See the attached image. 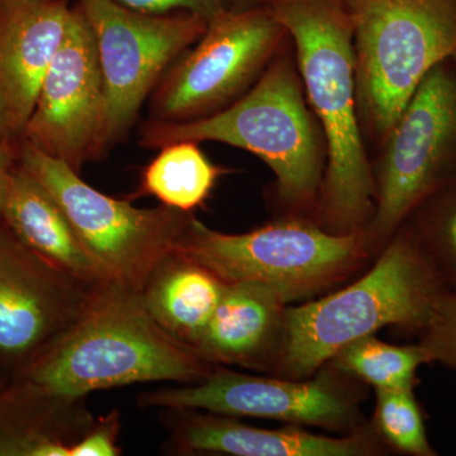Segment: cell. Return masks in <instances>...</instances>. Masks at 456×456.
<instances>
[{
  "mask_svg": "<svg viewBox=\"0 0 456 456\" xmlns=\"http://www.w3.org/2000/svg\"><path fill=\"white\" fill-rule=\"evenodd\" d=\"M287 29L326 145L317 222L338 235L364 232L374 212L371 158L360 122L353 29L344 0H269Z\"/></svg>",
  "mask_w": 456,
  "mask_h": 456,
  "instance_id": "6da1fadb",
  "label": "cell"
},
{
  "mask_svg": "<svg viewBox=\"0 0 456 456\" xmlns=\"http://www.w3.org/2000/svg\"><path fill=\"white\" fill-rule=\"evenodd\" d=\"M373 257L424 200L456 180V57L428 73L371 161Z\"/></svg>",
  "mask_w": 456,
  "mask_h": 456,
  "instance_id": "52a82bcc",
  "label": "cell"
},
{
  "mask_svg": "<svg viewBox=\"0 0 456 456\" xmlns=\"http://www.w3.org/2000/svg\"><path fill=\"white\" fill-rule=\"evenodd\" d=\"M125 7L150 14H167L174 12H191L211 20L228 8V0H116Z\"/></svg>",
  "mask_w": 456,
  "mask_h": 456,
  "instance_id": "484cf974",
  "label": "cell"
},
{
  "mask_svg": "<svg viewBox=\"0 0 456 456\" xmlns=\"http://www.w3.org/2000/svg\"><path fill=\"white\" fill-rule=\"evenodd\" d=\"M4 224L27 248L71 278L89 287L113 281L84 250L55 198L20 163L9 178Z\"/></svg>",
  "mask_w": 456,
  "mask_h": 456,
  "instance_id": "e0dca14e",
  "label": "cell"
},
{
  "mask_svg": "<svg viewBox=\"0 0 456 456\" xmlns=\"http://www.w3.org/2000/svg\"><path fill=\"white\" fill-rule=\"evenodd\" d=\"M94 288L0 226V365L14 375L28 364L80 317Z\"/></svg>",
  "mask_w": 456,
  "mask_h": 456,
  "instance_id": "4fadbf2b",
  "label": "cell"
},
{
  "mask_svg": "<svg viewBox=\"0 0 456 456\" xmlns=\"http://www.w3.org/2000/svg\"><path fill=\"white\" fill-rule=\"evenodd\" d=\"M215 368L152 320L141 292L108 281L94 288L73 325L12 380L53 397L80 399L134 383L194 384Z\"/></svg>",
  "mask_w": 456,
  "mask_h": 456,
  "instance_id": "7a4b0ae2",
  "label": "cell"
},
{
  "mask_svg": "<svg viewBox=\"0 0 456 456\" xmlns=\"http://www.w3.org/2000/svg\"><path fill=\"white\" fill-rule=\"evenodd\" d=\"M353 29L360 122L382 147L419 84L456 57V0H344Z\"/></svg>",
  "mask_w": 456,
  "mask_h": 456,
  "instance_id": "5b68a950",
  "label": "cell"
},
{
  "mask_svg": "<svg viewBox=\"0 0 456 456\" xmlns=\"http://www.w3.org/2000/svg\"><path fill=\"white\" fill-rule=\"evenodd\" d=\"M9 2H14V0H0V4H4V3H9Z\"/></svg>",
  "mask_w": 456,
  "mask_h": 456,
  "instance_id": "f546056e",
  "label": "cell"
},
{
  "mask_svg": "<svg viewBox=\"0 0 456 456\" xmlns=\"http://www.w3.org/2000/svg\"><path fill=\"white\" fill-rule=\"evenodd\" d=\"M419 344L432 362H440L456 373V293L450 292L428 329L419 335Z\"/></svg>",
  "mask_w": 456,
  "mask_h": 456,
  "instance_id": "cb8c5ba5",
  "label": "cell"
},
{
  "mask_svg": "<svg viewBox=\"0 0 456 456\" xmlns=\"http://www.w3.org/2000/svg\"><path fill=\"white\" fill-rule=\"evenodd\" d=\"M18 152H20V147L16 149L12 145L11 139L0 140V226L4 224L5 197H7L9 178L18 163Z\"/></svg>",
  "mask_w": 456,
  "mask_h": 456,
  "instance_id": "4316f807",
  "label": "cell"
},
{
  "mask_svg": "<svg viewBox=\"0 0 456 456\" xmlns=\"http://www.w3.org/2000/svg\"><path fill=\"white\" fill-rule=\"evenodd\" d=\"M169 443L180 452H212L233 456H374L386 444L368 422L340 436L312 434L301 428H254L236 417L196 410H165Z\"/></svg>",
  "mask_w": 456,
  "mask_h": 456,
  "instance_id": "9a60e30c",
  "label": "cell"
},
{
  "mask_svg": "<svg viewBox=\"0 0 456 456\" xmlns=\"http://www.w3.org/2000/svg\"><path fill=\"white\" fill-rule=\"evenodd\" d=\"M94 36L104 86L101 152L128 134L169 66L191 49L208 20L191 12L150 14L116 0H77Z\"/></svg>",
  "mask_w": 456,
  "mask_h": 456,
  "instance_id": "30bf717a",
  "label": "cell"
},
{
  "mask_svg": "<svg viewBox=\"0 0 456 456\" xmlns=\"http://www.w3.org/2000/svg\"><path fill=\"white\" fill-rule=\"evenodd\" d=\"M288 38L266 5L224 9L156 84L150 119L196 121L231 106L259 80Z\"/></svg>",
  "mask_w": 456,
  "mask_h": 456,
  "instance_id": "9c48e42d",
  "label": "cell"
},
{
  "mask_svg": "<svg viewBox=\"0 0 456 456\" xmlns=\"http://www.w3.org/2000/svg\"><path fill=\"white\" fill-rule=\"evenodd\" d=\"M103 114L94 36L75 4L22 137L79 173L86 161L102 155Z\"/></svg>",
  "mask_w": 456,
  "mask_h": 456,
  "instance_id": "7c38bea8",
  "label": "cell"
},
{
  "mask_svg": "<svg viewBox=\"0 0 456 456\" xmlns=\"http://www.w3.org/2000/svg\"><path fill=\"white\" fill-rule=\"evenodd\" d=\"M121 432V416L112 411L90 425L79 440L75 441L69 456H118L122 449L117 445Z\"/></svg>",
  "mask_w": 456,
  "mask_h": 456,
  "instance_id": "d4e9b609",
  "label": "cell"
},
{
  "mask_svg": "<svg viewBox=\"0 0 456 456\" xmlns=\"http://www.w3.org/2000/svg\"><path fill=\"white\" fill-rule=\"evenodd\" d=\"M178 141H212L257 156L274 174L275 200L283 216L316 220L326 145L305 97L290 38L259 80L231 106L196 121L150 119L141 130V145L149 149Z\"/></svg>",
  "mask_w": 456,
  "mask_h": 456,
  "instance_id": "3957f363",
  "label": "cell"
},
{
  "mask_svg": "<svg viewBox=\"0 0 456 456\" xmlns=\"http://www.w3.org/2000/svg\"><path fill=\"white\" fill-rule=\"evenodd\" d=\"M413 389H377L370 424L388 449L410 456H437Z\"/></svg>",
  "mask_w": 456,
  "mask_h": 456,
  "instance_id": "603a6c76",
  "label": "cell"
},
{
  "mask_svg": "<svg viewBox=\"0 0 456 456\" xmlns=\"http://www.w3.org/2000/svg\"><path fill=\"white\" fill-rule=\"evenodd\" d=\"M269 0H228V8L244 9L264 5Z\"/></svg>",
  "mask_w": 456,
  "mask_h": 456,
  "instance_id": "83f0119b",
  "label": "cell"
},
{
  "mask_svg": "<svg viewBox=\"0 0 456 456\" xmlns=\"http://www.w3.org/2000/svg\"><path fill=\"white\" fill-rule=\"evenodd\" d=\"M364 383L331 362L307 379L259 377L216 367L200 382L139 397L143 407L256 417L351 434L368 424L362 413Z\"/></svg>",
  "mask_w": 456,
  "mask_h": 456,
  "instance_id": "8fae6325",
  "label": "cell"
},
{
  "mask_svg": "<svg viewBox=\"0 0 456 456\" xmlns=\"http://www.w3.org/2000/svg\"><path fill=\"white\" fill-rule=\"evenodd\" d=\"M68 0L0 4V137L22 136L62 38Z\"/></svg>",
  "mask_w": 456,
  "mask_h": 456,
  "instance_id": "5bb4252c",
  "label": "cell"
},
{
  "mask_svg": "<svg viewBox=\"0 0 456 456\" xmlns=\"http://www.w3.org/2000/svg\"><path fill=\"white\" fill-rule=\"evenodd\" d=\"M224 285L211 270L174 251L156 266L141 296L152 320L171 338L194 349Z\"/></svg>",
  "mask_w": 456,
  "mask_h": 456,
  "instance_id": "d6986e66",
  "label": "cell"
},
{
  "mask_svg": "<svg viewBox=\"0 0 456 456\" xmlns=\"http://www.w3.org/2000/svg\"><path fill=\"white\" fill-rule=\"evenodd\" d=\"M5 386H7V383H5L4 380H3L2 378H0V391H2V389L4 388Z\"/></svg>",
  "mask_w": 456,
  "mask_h": 456,
  "instance_id": "f1b7e54d",
  "label": "cell"
},
{
  "mask_svg": "<svg viewBox=\"0 0 456 456\" xmlns=\"http://www.w3.org/2000/svg\"><path fill=\"white\" fill-rule=\"evenodd\" d=\"M0 140H2V137H0Z\"/></svg>",
  "mask_w": 456,
  "mask_h": 456,
  "instance_id": "4dcf8cb0",
  "label": "cell"
},
{
  "mask_svg": "<svg viewBox=\"0 0 456 456\" xmlns=\"http://www.w3.org/2000/svg\"><path fill=\"white\" fill-rule=\"evenodd\" d=\"M406 224L452 293H456V180L424 200Z\"/></svg>",
  "mask_w": 456,
  "mask_h": 456,
  "instance_id": "7402d4cb",
  "label": "cell"
},
{
  "mask_svg": "<svg viewBox=\"0 0 456 456\" xmlns=\"http://www.w3.org/2000/svg\"><path fill=\"white\" fill-rule=\"evenodd\" d=\"M230 170L212 163L193 141H178L161 147L146 165L136 191L128 200L154 197L163 206L194 213L211 197L221 176Z\"/></svg>",
  "mask_w": 456,
  "mask_h": 456,
  "instance_id": "ffe728a7",
  "label": "cell"
},
{
  "mask_svg": "<svg viewBox=\"0 0 456 456\" xmlns=\"http://www.w3.org/2000/svg\"><path fill=\"white\" fill-rule=\"evenodd\" d=\"M175 251L226 283L268 285L288 305L338 287L373 259L364 232L338 235L298 216L245 233L220 232L193 216Z\"/></svg>",
  "mask_w": 456,
  "mask_h": 456,
  "instance_id": "8992f818",
  "label": "cell"
},
{
  "mask_svg": "<svg viewBox=\"0 0 456 456\" xmlns=\"http://www.w3.org/2000/svg\"><path fill=\"white\" fill-rule=\"evenodd\" d=\"M358 281L285 310L272 374L307 379L350 342L387 326L428 329L450 293L403 224Z\"/></svg>",
  "mask_w": 456,
  "mask_h": 456,
  "instance_id": "277c9868",
  "label": "cell"
},
{
  "mask_svg": "<svg viewBox=\"0 0 456 456\" xmlns=\"http://www.w3.org/2000/svg\"><path fill=\"white\" fill-rule=\"evenodd\" d=\"M84 398L53 397L13 382L0 391V456H69L94 417Z\"/></svg>",
  "mask_w": 456,
  "mask_h": 456,
  "instance_id": "ac0fdd59",
  "label": "cell"
},
{
  "mask_svg": "<svg viewBox=\"0 0 456 456\" xmlns=\"http://www.w3.org/2000/svg\"><path fill=\"white\" fill-rule=\"evenodd\" d=\"M330 362L377 391L415 388L417 370L432 360L419 344L401 346L369 335L342 347Z\"/></svg>",
  "mask_w": 456,
  "mask_h": 456,
  "instance_id": "44dd1931",
  "label": "cell"
},
{
  "mask_svg": "<svg viewBox=\"0 0 456 456\" xmlns=\"http://www.w3.org/2000/svg\"><path fill=\"white\" fill-rule=\"evenodd\" d=\"M288 303L268 285L231 281L194 351L215 367L272 374L277 362Z\"/></svg>",
  "mask_w": 456,
  "mask_h": 456,
  "instance_id": "2e32d148",
  "label": "cell"
},
{
  "mask_svg": "<svg viewBox=\"0 0 456 456\" xmlns=\"http://www.w3.org/2000/svg\"><path fill=\"white\" fill-rule=\"evenodd\" d=\"M18 163L55 198L86 254L110 281L142 292L156 266L175 251L193 213L137 208L84 182L60 159L23 140Z\"/></svg>",
  "mask_w": 456,
  "mask_h": 456,
  "instance_id": "ba28073f",
  "label": "cell"
}]
</instances>
